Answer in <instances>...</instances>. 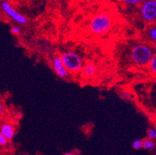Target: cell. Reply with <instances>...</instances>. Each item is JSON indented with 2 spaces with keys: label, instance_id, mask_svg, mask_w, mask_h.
Here are the masks:
<instances>
[{
  "label": "cell",
  "instance_id": "1",
  "mask_svg": "<svg viewBox=\"0 0 156 155\" xmlns=\"http://www.w3.org/2000/svg\"><path fill=\"white\" fill-rule=\"evenodd\" d=\"M113 23V18L107 12L96 14L89 23V30L95 35H103L111 29Z\"/></svg>",
  "mask_w": 156,
  "mask_h": 155
},
{
  "label": "cell",
  "instance_id": "2",
  "mask_svg": "<svg viewBox=\"0 0 156 155\" xmlns=\"http://www.w3.org/2000/svg\"><path fill=\"white\" fill-rule=\"evenodd\" d=\"M154 53L151 47L144 44H139L133 47L130 53L133 62L140 66L148 65Z\"/></svg>",
  "mask_w": 156,
  "mask_h": 155
},
{
  "label": "cell",
  "instance_id": "3",
  "mask_svg": "<svg viewBox=\"0 0 156 155\" xmlns=\"http://www.w3.org/2000/svg\"><path fill=\"white\" fill-rule=\"evenodd\" d=\"M60 58L69 73H77L83 69V60L76 52L71 51H64L60 55Z\"/></svg>",
  "mask_w": 156,
  "mask_h": 155
},
{
  "label": "cell",
  "instance_id": "4",
  "mask_svg": "<svg viewBox=\"0 0 156 155\" xmlns=\"http://www.w3.org/2000/svg\"><path fill=\"white\" fill-rule=\"evenodd\" d=\"M141 14L146 22L156 23V3L154 0H144L141 4Z\"/></svg>",
  "mask_w": 156,
  "mask_h": 155
},
{
  "label": "cell",
  "instance_id": "5",
  "mask_svg": "<svg viewBox=\"0 0 156 155\" xmlns=\"http://www.w3.org/2000/svg\"><path fill=\"white\" fill-rule=\"evenodd\" d=\"M1 8H2V11L6 14L11 19L14 21V22L17 23L19 24H24L27 23V19L25 16L22 15V14L19 13L9 3V2L3 1L1 3Z\"/></svg>",
  "mask_w": 156,
  "mask_h": 155
},
{
  "label": "cell",
  "instance_id": "6",
  "mask_svg": "<svg viewBox=\"0 0 156 155\" xmlns=\"http://www.w3.org/2000/svg\"><path fill=\"white\" fill-rule=\"evenodd\" d=\"M52 66H53V68L54 70H55V73L57 74V75H58L59 78L63 79L68 78L69 73L68 72V71L65 69L60 56H55V58H53V61H52Z\"/></svg>",
  "mask_w": 156,
  "mask_h": 155
},
{
  "label": "cell",
  "instance_id": "7",
  "mask_svg": "<svg viewBox=\"0 0 156 155\" xmlns=\"http://www.w3.org/2000/svg\"><path fill=\"white\" fill-rule=\"evenodd\" d=\"M0 132L8 140H12L15 136L14 127L9 123H3L0 127Z\"/></svg>",
  "mask_w": 156,
  "mask_h": 155
},
{
  "label": "cell",
  "instance_id": "8",
  "mask_svg": "<svg viewBox=\"0 0 156 155\" xmlns=\"http://www.w3.org/2000/svg\"><path fill=\"white\" fill-rule=\"evenodd\" d=\"M96 67L93 64L87 63L83 67V74L87 78H91L96 74Z\"/></svg>",
  "mask_w": 156,
  "mask_h": 155
},
{
  "label": "cell",
  "instance_id": "9",
  "mask_svg": "<svg viewBox=\"0 0 156 155\" xmlns=\"http://www.w3.org/2000/svg\"><path fill=\"white\" fill-rule=\"evenodd\" d=\"M141 145H142V147L144 149H146V150H151V149H153L154 147L155 143H154L153 140H150V139L147 138L141 140Z\"/></svg>",
  "mask_w": 156,
  "mask_h": 155
},
{
  "label": "cell",
  "instance_id": "10",
  "mask_svg": "<svg viewBox=\"0 0 156 155\" xmlns=\"http://www.w3.org/2000/svg\"><path fill=\"white\" fill-rule=\"evenodd\" d=\"M147 37L149 38L150 41L153 42H156V26H152L149 28L147 33Z\"/></svg>",
  "mask_w": 156,
  "mask_h": 155
},
{
  "label": "cell",
  "instance_id": "11",
  "mask_svg": "<svg viewBox=\"0 0 156 155\" xmlns=\"http://www.w3.org/2000/svg\"><path fill=\"white\" fill-rule=\"evenodd\" d=\"M148 66H149L151 72L154 75H156V52L153 55L152 58H151V61L148 64Z\"/></svg>",
  "mask_w": 156,
  "mask_h": 155
},
{
  "label": "cell",
  "instance_id": "12",
  "mask_svg": "<svg viewBox=\"0 0 156 155\" xmlns=\"http://www.w3.org/2000/svg\"><path fill=\"white\" fill-rule=\"evenodd\" d=\"M124 3L130 5H137L142 3L144 0H121Z\"/></svg>",
  "mask_w": 156,
  "mask_h": 155
},
{
  "label": "cell",
  "instance_id": "13",
  "mask_svg": "<svg viewBox=\"0 0 156 155\" xmlns=\"http://www.w3.org/2000/svg\"><path fill=\"white\" fill-rule=\"evenodd\" d=\"M155 133L156 130H154V128H150L147 132V138L150 139V140H154V139H155Z\"/></svg>",
  "mask_w": 156,
  "mask_h": 155
},
{
  "label": "cell",
  "instance_id": "14",
  "mask_svg": "<svg viewBox=\"0 0 156 155\" xmlns=\"http://www.w3.org/2000/svg\"><path fill=\"white\" fill-rule=\"evenodd\" d=\"M10 30L13 35H19L20 33V28L18 26H12Z\"/></svg>",
  "mask_w": 156,
  "mask_h": 155
},
{
  "label": "cell",
  "instance_id": "15",
  "mask_svg": "<svg viewBox=\"0 0 156 155\" xmlns=\"http://www.w3.org/2000/svg\"><path fill=\"white\" fill-rule=\"evenodd\" d=\"M8 142H9V140H7L2 134V133L0 132V146H5V145H7Z\"/></svg>",
  "mask_w": 156,
  "mask_h": 155
},
{
  "label": "cell",
  "instance_id": "16",
  "mask_svg": "<svg viewBox=\"0 0 156 155\" xmlns=\"http://www.w3.org/2000/svg\"><path fill=\"white\" fill-rule=\"evenodd\" d=\"M133 147L136 150H138V149L141 148L142 147V145H141V140H134V143H133Z\"/></svg>",
  "mask_w": 156,
  "mask_h": 155
},
{
  "label": "cell",
  "instance_id": "17",
  "mask_svg": "<svg viewBox=\"0 0 156 155\" xmlns=\"http://www.w3.org/2000/svg\"><path fill=\"white\" fill-rule=\"evenodd\" d=\"M120 96L124 99H129L130 97V93L129 92H127V91H123L120 93Z\"/></svg>",
  "mask_w": 156,
  "mask_h": 155
},
{
  "label": "cell",
  "instance_id": "18",
  "mask_svg": "<svg viewBox=\"0 0 156 155\" xmlns=\"http://www.w3.org/2000/svg\"><path fill=\"white\" fill-rule=\"evenodd\" d=\"M5 111H6V109H5V105L2 102H0V115L5 114Z\"/></svg>",
  "mask_w": 156,
  "mask_h": 155
},
{
  "label": "cell",
  "instance_id": "19",
  "mask_svg": "<svg viewBox=\"0 0 156 155\" xmlns=\"http://www.w3.org/2000/svg\"><path fill=\"white\" fill-rule=\"evenodd\" d=\"M64 155H75V154H73V153H65Z\"/></svg>",
  "mask_w": 156,
  "mask_h": 155
},
{
  "label": "cell",
  "instance_id": "20",
  "mask_svg": "<svg viewBox=\"0 0 156 155\" xmlns=\"http://www.w3.org/2000/svg\"><path fill=\"white\" fill-rule=\"evenodd\" d=\"M154 2H155V3H156V0H154Z\"/></svg>",
  "mask_w": 156,
  "mask_h": 155
},
{
  "label": "cell",
  "instance_id": "21",
  "mask_svg": "<svg viewBox=\"0 0 156 155\" xmlns=\"http://www.w3.org/2000/svg\"><path fill=\"white\" fill-rule=\"evenodd\" d=\"M155 48H156V42H155Z\"/></svg>",
  "mask_w": 156,
  "mask_h": 155
},
{
  "label": "cell",
  "instance_id": "22",
  "mask_svg": "<svg viewBox=\"0 0 156 155\" xmlns=\"http://www.w3.org/2000/svg\"><path fill=\"white\" fill-rule=\"evenodd\" d=\"M155 139H156V133H155Z\"/></svg>",
  "mask_w": 156,
  "mask_h": 155
}]
</instances>
